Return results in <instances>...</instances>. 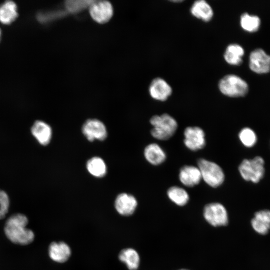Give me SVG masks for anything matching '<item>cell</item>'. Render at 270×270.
<instances>
[{"instance_id": "obj_1", "label": "cell", "mask_w": 270, "mask_h": 270, "mask_svg": "<svg viewBox=\"0 0 270 270\" xmlns=\"http://www.w3.org/2000/svg\"><path fill=\"white\" fill-rule=\"evenodd\" d=\"M28 219L24 214H14L6 220L4 232L8 239L14 244L28 246L34 240V232L28 228Z\"/></svg>"}, {"instance_id": "obj_2", "label": "cell", "mask_w": 270, "mask_h": 270, "mask_svg": "<svg viewBox=\"0 0 270 270\" xmlns=\"http://www.w3.org/2000/svg\"><path fill=\"white\" fill-rule=\"evenodd\" d=\"M150 123L153 126L152 136L160 140L170 139L176 134L178 128L176 120L168 114L153 116L150 120Z\"/></svg>"}, {"instance_id": "obj_3", "label": "cell", "mask_w": 270, "mask_h": 270, "mask_svg": "<svg viewBox=\"0 0 270 270\" xmlns=\"http://www.w3.org/2000/svg\"><path fill=\"white\" fill-rule=\"evenodd\" d=\"M198 167L200 170L202 180L210 187L217 188L224 182V171L216 163L200 158L198 162Z\"/></svg>"}, {"instance_id": "obj_4", "label": "cell", "mask_w": 270, "mask_h": 270, "mask_svg": "<svg viewBox=\"0 0 270 270\" xmlns=\"http://www.w3.org/2000/svg\"><path fill=\"white\" fill-rule=\"evenodd\" d=\"M218 88L224 96L230 98L245 96L248 92V83L242 78L235 74H228L219 82Z\"/></svg>"}, {"instance_id": "obj_5", "label": "cell", "mask_w": 270, "mask_h": 270, "mask_svg": "<svg viewBox=\"0 0 270 270\" xmlns=\"http://www.w3.org/2000/svg\"><path fill=\"white\" fill-rule=\"evenodd\" d=\"M264 159L258 156L253 159L244 160L239 166L238 170L244 180L257 184L264 176Z\"/></svg>"}, {"instance_id": "obj_6", "label": "cell", "mask_w": 270, "mask_h": 270, "mask_svg": "<svg viewBox=\"0 0 270 270\" xmlns=\"http://www.w3.org/2000/svg\"><path fill=\"white\" fill-rule=\"evenodd\" d=\"M205 220L214 227L224 226L228 224L229 218L225 206L219 202H212L206 205L204 210Z\"/></svg>"}, {"instance_id": "obj_7", "label": "cell", "mask_w": 270, "mask_h": 270, "mask_svg": "<svg viewBox=\"0 0 270 270\" xmlns=\"http://www.w3.org/2000/svg\"><path fill=\"white\" fill-rule=\"evenodd\" d=\"M82 132L84 137L90 142L95 140L104 141L108 136L105 124L96 118L86 120L82 126Z\"/></svg>"}, {"instance_id": "obj_8", "label": "cell", "mask_w": 270, "mask_h": 270, "mask_svg": "<svg viewBox=\"0 0 270 270\" xmlns=\"http://www.w3.org/2000/svg\"><path fill=\"white\" fill-rule=\"evenodd\" d=\"M184 142L187 148L196 152L203 149L206 145L204 130L198 126H188L184 131Z\"/></svg>"}, {"instance_id": "obj_9", "label": "cell", "mask_w": 270, "mask_h": 270, "mask_svg": "<svg viewBox=\"0 0 270 270\" xmlns=\"http://www.w3.org/2000/svg\"><path fill=\"white\" fill-rule=\"evenodd\" d=\"M250 69L258 74H265L270 72V56L262 48L252 51L250 56Z\"/></svg>"}, {"instance_id": "obj_10", "label": "cell", "mask_w": 270, "mask_h": 270, "mask_svg": "<svg viewBox=\"0 0 270 270\" xmlns=\"http://www.w3.org/2000/svg\"><path fill=\"white\" fill-rule=\"evenodd\" d=\"M90 12L95 21L104 24L112 18L113 8L112 4L107 0H94L90 6Z\"/></svg>"}, {"instance_id": "obj_11", "label": "cell", "mask_w": 270, "mask_h": 270, "mask_svg": "<svg viewBox=\"0 0 270 270\" xmlns=\"http://www.w3.org/2000/svg\"><path fill=\"white\" fill-rule=\"evenodd\" d=\"M138 202L133 195L128 193H122L116 198L114 207L117 212L120 215L129 216L136 212Z\"/></svg>"}, {"instance_id": "obj_12", "label": "cell", "mask_w": 270, "mask_h": 270, "mask_svg": "<svg viewBox=\"0 0 270 270\" xmlns=\"http://www.w3.org/2000/svg\"><path fill=\"white\" fill-rule=\"evenodd\" d=\"M151 97L155 100L166 101L172 93L171 86L163 78H157L151 82L149 88Z\"/></svg>"}, {"instance_id": "obj_13", "label": "cell", "mask_w": 270, "mask_h": 270, "mask_svg": "<svg viewBox=\"0 0 270 270\" xmlns=\"http://www.w3.org/2000/svg\"><path fill=\"white\" fill-rule=\"evenodd\" d=\"M180 182L188 188H193L198 185L202 180V175L198 166L187 165L181 168L179 172Z\"/></svg>"}, {"instance_id": "obj_14", "label": "cell", "mask_w": 270, "mask_h": 270, "mask_svg": "<svg viewBox=\"0 0 270 270\" xmlns=\"http://www.w3.org/2000/svg\"><path fill=\"white\" fill-rule=\"evenodd\" d=\"M31 132L38 142L42 146L48 145L52 140V128L44 121H36L31 128Z\"/></svg>"}, {"instance_id": "obj_15", "label": "cell", "mask_w": 270, "mask_h": 270, "mask_svg": "<svg viewBox=\"0 0 270 270\" xmlns=\"http://www.w3.org/2000/svg\"><path fill=\"white\" fill-rule=\"evenodd\" d=\"M48 255L54 262L62 264L67 262L72 255V250L66 243L52 242L48 247Z\"/></svg>"}, {"instance_id": "obj_16", "label": "cell", "mask_w": 270, "mask_h": 270, "mask_svg": "<svg viewBox=\"0 0 270 270\" xmlns=\"http://www.w3.org/2000/svg\"><path fill=\"white\" fill-rule=\"evenodd\" d=\"M144 156L148 163L155 166L162 164L166 159L165 151L156 143L150 144L145 148Z\"/></svg>"}, {"instance_id": "obj_17", "label": "cell", "mask_w": 270, "mask_h": 270, "mask_svg": "<svg viewBox=\"0 0 270 270\" xmlns=\"http://www.w3.org/2000/svg\"><path fill=\"white\" fill-rule=\"evenodd\" d=\"M190 13L194 16L204 22L210 21L214 15L212 7L204 0L195 1L190 8Z\"/></svg>"}, {"instance_id": "obj_18", "label": "cell", "mask_w": 270, "mask_h": 270, "mask_svg": "<svg viewBox=\"0 0 270 270\" xmlns=\"http://www.w3.org/2000/svg\"><path fill=\"white\" fill-rule=\"evenodd\" d=\"M252 226L258 234H268L270 230V210H265L256 212L252 220Z\"/></svg>"}, {"instance_id": "obj_19", "label": "cell", "mask_w": 270, "mask_h": 270, "mask_svg": "<svg viewBox=\"0 0 270 270\" xmlns=\"http://www.w3.org/2000/svg\"><path fill=\"white\" fill-rule=\"evenodd\" d=\"M244 50L240 45L236 44H230L226 48L224 57L226 62L229 64L238 66L243 62L242 57Z\"/></svg>"}, {"instance_id": "obj_20", "label": "cell", "mask_w": 270, "mask_h": 270, "mask_svg": "<svg viewBox=\"0 0 270 270\" xmlns=\"http://www.w3.org/2000/svg\"><path fill=\"white\" fill-rule=\"evenodd\" d=\"M86 168L90 174L98 178L105 176L108 172L106 162L99 156H94L89 159L86 162Z\"/></svg>"}, {"instance_id": "obj_21", "label": "cell", "mask_w": 270, "mask_h": 270, "mask_svg": "<svg viewBox=\"0 0 270 270\" xmlns=\"http://www.w3.org/2000/svg\"><path fill=\"white\" fill-rule=\"evenodd\" d=\"M118 258L124 264L129 270H138L139 268L140 258L138 253L134 249L128 248L122 250Z\"/></svg>"}, {"instance_id": "obj_22", "label": "cell", "mask_w": 270, "mask_h": 270, "mask_svg": "<svg viewBox=\"0 0 270 270\" xmlns=\"http://www.w3.org/2000/svg\"><path fill=\"white\" fill-rule=\"evenodd\" d=\"M18 16L17 6L12 1H6L0 6V22L2 24H10Z\"/></svg>"}, {"instance_id": "obj_23", "label": "cell", "mask_w": 270, "mask_h": 270, "mask_svg": "<svg viewBox=\"0 0 270 270\" xmlns=\"http://www.w3.org/2000/svg\"><path fill=\"white\" fill-rule=\"evenodd\" d=\"M167 195L173 203L179 206H186L190 200L188 192L184 188L178 186L170 187L167 192Z\"/></svg>"}, {"instance_id": "obj_24", "label": "cell", "mask_w": 270, "mask_h": 270, "mask_svg": "<svg viewBox=\"0 0 270 270\" xmlns=\"http://www.w3.org/2000/svg\"><path fill=\"white\" fill-rule=\"evenodd\" d=\"M240 26L242 28L249 32H254L259 30L261 20L260 18L248 13H244L240 16Z\"/></svg>"}, {"instance_id": "obj_25", "label": "cell", "mask_w": 270, "mask_h": 270, "mask_svg": "<svg viewBox=\"0 0 270 270\" xmlns=\"http://www.w3.org/2000/svg\"><path fill=\"white\" fill-rule=\"evenodd\" d=\"M238 138L246 148L254 147L257 143L258 136L255 132L250 128H244L239 132Z\"/></svg>"}, {"instance_id": "obj_26", "label": "cell", "mask_w": 270, "mask_h": 270, "mask_svg": "<svg viewBox=\"0 0 270 270\" xmlns=\"http://www.w3.org/2000/svg\"><path fill=\"white\" fill-rule=\"evenodd\" d=\"M94 2L91 0H68L66 2L65 6L68 12L76 13L90 7Z\"/></svg>"}, {"instance_id": "obj_27", "label": "cell", "mask_w": 270, "mask_h": 270, "mask_svg": "<svg viewBox=\"0 0 270 270\" xmlns=\"http://www.w3.org/2000/svg\"><path fill=\"white\" fill-rule=\"evenodd\" d=\"M10 207V198L8 194L0 190V220L4 218L8 212Z\"/></svg>"}, {"instance_id": "obj_28", "label": "cell", "mask_w": 270, "mask_h": 270, "mask_svg": "<svg viewBox=\"0 0 270 270\" xmlns=\"http://www.w3.org/2000/svg\"><path fill=\"white\" fill-rule=\"evenodd\" d=\"M65 14L64 12L60 10L40 13L38 15V19L42 22H46L63 16Z\"/></svg>"}, {"instance_id": "obj_29", "label": "cell", "mask_w": 270, "mask_h": 270, "mask_svg": "<svg viewBox=\"0 0 270 270\" xmlns=\"http://www.w3.org/2000/svg\"><path fill=\"white\" fill-rule=\"evenodd\" d=\"M172 2H182L183 0H172Z\"/></svg>"}, {"instance_id": "obj_30", "label": "cell", "mask_w": 270, "mask_h": 270, "mask_svg": "<svg viewBox=\"0 0 270 270\" xmlns=\"http://www.w3.org/2000/svg\"><path fill=\"white\" fill-rule=\"evenodd\" d=\"M1 34H2V32H1V30L0 29V38H1Z\"/></svg>"}, {"instance_id": "obj_31", "label": "cell", "mask_w": 270, "mask_h": 270, "mask_svg": "<svg viewBox=\"0 0 270 270\" xmlns=\"http://www.w3.org/2000/svg\"><path fill=\"white\" fill-rule=\"evenodd\" d=\"M187 270V269H181V270Z\"/></svg>"}]
</instances>
